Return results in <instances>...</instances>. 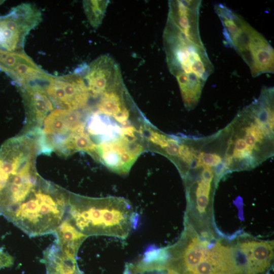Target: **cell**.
Returning <instances> with one entry per match:
<instances>
[{
  "mask_svg": "<svg viewBox=\"0 0 274 274\" xmlns=\"http://www.w3.org/2000/svg\"><path fill=\"white\" fill-rule=\"evenodd\" d=\"M178 157L187 164H190L196 158L194 149L185 144L180 145Z\"/></svg>",
  "mask_w": 274,
  "mask_h": 274,
  "instance_id": "cell-16",
  "label": "cell"
},
{
  "mask_svg": "<svg viewBox=\"0 0 274 274\" xmlns=\"http://www.w3.org/2000/svg\"><path fill=\"white\" fill-rule=\"evenodd\" d=\"M248 149H251L247 146L243 139L238 138L236 140L234 150L238 151H244Z\"/></svg>",
  "mask_w": 274,
  "mask_h": 274,
  "instance_id": "cell-22",
  "label": "cell"
},
{
  "mask_svg": "<svg viewBox=\"0 0 274 274\" xmlns=\"http://www.w3.org/2000/svg\"><path fill=\"white\" fill-rule=\"evenodd\" d=\"M19 88L29 115L36 122L41 124L53 110V104L44 87L40 84H34Z\"/></svg>",
  "mask_w": 274,
  "mask_h": 274,
  "instance_id": "cell-10",
  "label": "cell"
},
{
  "mask_svg": "<svg viewBox=\"0 0 274 274\" xmlns=\"http://www.w3.org/2000/svg\"><path fill=\"white\" fill-rule=\"evenodd\" d=\"M56 244L67 254L76 257L78 249L88 237L79 231L65 218L54 232Z\"/></svg>",
  "mask_w": 274,
  "mask_h": 274,
  "instance_id": "cell-12",
  "label": "cell"
},
{
  "mask_svg": "<svg viewBox=\"0 0 274 274\" xmlns=\"http://www.w3.org/2000/svg\"><path fill=\"white\" fill-rule=\"evenodd\" d=\"M245 142H246L247 146L251 150H255L256 151L259 150L258 146L256 144V142L254 138L247 132H245Z\"/></svg>",
  "mask_w": 274,
  "mask_h": 274,
  "instance_id": "cell-21",
  "label": "cell"
},
{
  "mask_svg": "<svg viewBox=\"0 0 274 274\" xmlns=\"http://www.w3.org/2000/svg\"><path fill=\"white\" fill-rule=\"evenodd\" d=\"M43 132L48 140V148L58 150L71 133L85 126L79 110L56 109L44 120Z\"/></svg>",
  "mask_w": 274,
  "mask_h": 274,
  "instance_id": "cell-9",
  "label": "cell"
},
{
  "mask_svg": "<svg viewBox=\"0 0 274 274\" xmlns=\"http://www.w3.org/2000/svg\"><path fill=\"white\" fill-rule=\"evenodd\" d=\"M43 261L46 266L47 274H82L76 257L65 253L56 243L44 251Z\"/></svg>",
  "mask_w": 274,
  "mask_h": 274,
  "instance_id": "cell-11",
  "label": "cell"
},
{
  "mask_svg": "<svg viewBox=\"0 0 274 274\" xmlns=\"http://www.w3.org/2000/svg\"><path fill=\"white\" fill-rule=\"evenodd\" d=\"M13 263V258L10 255L0 251V268L11 266Z\"/></svg>",
  "mask_w": 274,
  "mask_h": 274,
  "instance_id": "cell-20",
  "label": "cell"
},
{
  "mask_svg": "<svg viewBox=\"0 0 274 274\" xmlns=\"http://www.w3.org/2000/svg\"><path fill=\"white\" fill-rule=\"evenodd\" d=\"M0 70L4 72L18 87L34 84L44 86L51 75L42 70L23 51L0 49Z\"/></svg>",
  "mask_w": 274,
  "mask_h": 274,
  "instance_id": "cell-8",
  "label": "cell"
},
{
  "mask_svg": "<svg viewBox=\"0 0 274 274\" xmlns=\"http://www.w3.org/2000/svg\"><path fill=\"white\" fill-rule=\"evenodd\" d=\"M245 131L249 133L255 139L256 142L262 143L264 139V135L258 126L255 123H252L250 126L245 129Z\"/></svg>",
  "mask_w": 274,
  "mask_h": 274,
  "instance_id": "cell-19",
  "label": "cell"
},
{
  "mask_svg": "<svg viewBox=\"0 0 274 274\" xmlns=\"http://www.w3.org/2000/svg\"><path fill=\"white\" fill-rule=\"evenodd\" d=\"M65 218L87 235L126 238L136 228L138 215L126 199L118 197H69Z\"/></svg>",
  "mask_w": 274,
  "mask_h": 274,
  "instance_id": "cell-3",
  "label": "cell"
},
{
  "mask_svg": "<svg viewBox=\"0 0 274 274\" xmlns=\"http://www.w3.org/2000/svg\"><path fill=\"white\" fill-rule=\"evenodd\" d=\"M164 267L180 274H256L250 248L242 234L225 237L215 225L197 226L184 221L179 240L166 247Z\"/></svg>",
  "mask_w": 274,
  "mask_h": 274,
  "instance_id": "cell-2",
  "label": "cell"
},
{
  "mask_svg": "<svg viewBox=\"0 0 274 274\" xmlns=\"http://www.w3.org/2000/svg\"><path fill=\"white\" fill-rule=\"evenodd\" d=\"M123 274H131L126 266Z\"/></svg>",
  "mask_w": 274,
  "mask_h": 274,
  "instance_id": "cell-23",
  "label": "cell"
},
{
  "mask_svg": "<svg viewBox=\"0 0 274 274\" xmlns=\"http://www.w3.org/2000/svg\"><path fill=\"white\" fill-rule=\"evenodd\" d=\"M180 144L179 141L167 137V144L163 149L166 154L170 157H178Z\"/></svg>",
  "mask_w": 274,
  "mask_h": 274,
  "instance_id": "cell-17",
  "label": "cell"
},
{
  "mask_svg": "<svg viewBox=\"0 0 274 274\" xmlns=\"http://www.w3.org/2000/svg\"><path fill=\"white\" fill-rule=\"evenodd\" d=\"M215 10L223 26L224 44L237 52L249 66L252 76L273 73L274 51L268 41L224 4L216 5Z\"/></svg>",
  "mask_w": 274,
  "mask_h": 274,
  "instance_id": "cell-5",
  "label": "cell"
},
{
  "mask_svg": "<svg viewBox=\"0 0 274 274\" xmlns=\"http://www.w3.org/2000/svg\"><path fill=\"white\" fill-rule=\"evenodd\" d=\"M41 11L33 5L22 3L0 16V49L23 51L26 36L42 21Z\"/></svg>",
  "mask_w": 274,
  "mask_h": 274,
  "instance_id": "cell-6",
  "label": "cell"
},
{
  "mask_svg": "<svg viewBox=\"0 0 274 274\" xmlns=\"http://www.w3.org/2000/svg\"><path fill=\"white\" fill-rule=\"evenodd\" d=\"M201 3L199 0L169 1L163 33L167 66L177 80L188 108L197 104L214 71L199 33Z\"/></svg>",
  "mask_w": 274,
  "mask_h": 274,
  "instance_id": "cell-1",
  "label": "cell"
},
{
  "mask_svg": "<svg viewBox=\"0 0 274 274\" xmlns=\"http://www.w3.org/2000/svg\"><path fill=\"white\" fill-rule=\"evenodd\" d=\"M108 1H85L83 7L90 24L95 28L99 26L105 16Z\"/></svg>",
  "mask_w": 274,
  "mask_h": 274,
  "instance_id": "cell-14",
  "label": "cell"
},
{
  "mask_svg": "<svg viewBox=\"0 0 274 274\" xmlns=\"http://www.w3.org/2000/svg\"><path fill=\"white\" fill-rule=\"evenodd\" d=\"M3 166L4 159L0 154V195L5 191L11 180L10 176L4 170Z\"/></svg>",
  "mask_w": 274,
  "mask_h": 274,
  "instance_id": "cell-18",
  "label": "cell"
},
{
  "mask_svg": "<svg viewBox=\"0 0 274 274\" xmlns=\"http://www.w3.org/2000/svg\"><path fill=\"white\" fill-rule=\"evenodd\" d=\"M222 158L216 153L201 152L196 157L195 167L216 166L222 162Z\"/></svg>",
  "mask_w": 274,
  "mask_h": 274,
  "instance_id": "cell-15",
  "label": "cell"
},
{
  "mask_svg": "<svg viewBox=\"0 0 274 274\" xmlns=\"http://www.w3.org/2000/svg\"><path fill=\"white\" fill-rule=\"evenodd\" d=\"M44 88L51 102L61 109H83L90 98L86 83L79 67L68 75H51Z\"/></svg>",
  "mask_w": 274,
  "mask_h": 274,
  "instance_id": "cell-7",
  "label": "cell"
},
{
  "mask_svg": "<svg viewBox=\"0 0 274 274\" xmlns=\"http://www.w3.org/2000/svg\"><path fill=\"white\" fill-rule=\"evenodd\" d=\"M68 195L47 183L37 184L21 202L1 211L30 236L54 233L65 219Z\"/></svg>",
  "mask_w": 274,
  "mask_h": 274,
  "instance_id": "cell-4",
  "label": "cell"
},
{
  "mask_svg": "<svg viewBox=\"0 0 274 274\" xmlns=\"http://www.w3.org/2000/svg\"><path fill=\"white\" fill-rule=\"evenodd\" d=\"M61 152L70 154L77 151H83L96 158L97 145L85 131V128L70 133L58 149Z\"/></svg>",
  "mask_w": 274,
  "mask_h": 274,
  "instance_id": "cell-13",
  "label": "cell"
}]
</instances>
